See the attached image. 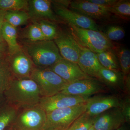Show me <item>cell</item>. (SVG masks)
<instances>
[{"label":"cell","mask_w":130,"mask_h":130,"mask_svg":"<svg viewBox=\"0 0 130 130\" xmlns=\"http://www.w3.org/2000/svg\"><path fill=\"white\" fill-rule=\"evenodd\" d=\"M5 92L9 104L18 109L38 105L42 98L37 84L30 78H14Z\"/></svg>","instance_id":"6da1fadb"},{"label":"cell","mask_w":130,"mask_h":130,"mask_svg":"<svg viewBox=\"0 0 130 130\" xmlns=\"http://www.w3.org/2000/svg\"><path fill=\"white\" fill-rule=\"evenodd\" d=\"M25 49L35 66L39 68H48L63 59L53 40L30 42Z\"/></svg>","instance_id":"7a4b0ae2"},{"label":"cell","mask_w":130,"mask_h":130,"mask_svg":"<svg viewBox=\"0 0 130 130\" xmlns=\"http://www.w3.org/2000/svg\"><path fill=\"white\" fill-rule=\"evenodd\" d=\"M69 26L71 34L78 44L96 54L115 47L112 41L100 31L83 29L70 25Z\"/></svg>","instance_id":"3957f363"},{"label":"cell","mask_w":130,"mask_h":130,"mask_svg":"<svg viewBox=\"0 0 130 130\" xmlns=\"http://www.w3.org/2000/svg\"><path fill=\"white\" fill-rule=\"evenodd\" d=\"M86 103L74 106L54 110L46 113L42 130H67L85 111Z\"/></svg>","instance_id":"277c9868"},{"label":"cell","mask_w":130,"mask_h":130,"mask_svg":"<svg viewBox=\"0 0 130 130\" xmlns=\"http://www.w3.org/2000/svg\"><path fill=\"white\" fill-rule=\"evenodd\" d=\"M30 77L37 84L42 97L51 96L60 93L68 83L48 68L35 67Z\"/></svg>","instance_id":"5b68a950"},{"label":"cell","mask_w":130,"mask_h":130,"mask_svg":"<svg viewBox=\"0 0 130 130\" xmlns=\"http://www.w3.org/2000/svg\"><path fill=\"white\" fill-rule=\"evenodd\" d=\"M46 113L38 105L22 108L12 126L13 130H42Z\"/></svg>","instance_id":"8992f818"},{"label":"cell","mask_w":130,"mask_h":130,"mask_svg":"<svg viewBox=\"0 0 130 130\" xmlns=\"http://www.w3.org/2000/svg\"><path fill=\"white\" fill-rule=\"evenodd\" d=\"M88 98L81 96L59 93L51 96L42 97L38 105L47 113L56 109L85 103Z\"/></svg>","instance_id":"52a82bcc"},{"label":"cell","mask_w":130,"mask_h":130,"mask_svg":"<svg viewBox=\"0 0 130 130\" xmlns=\"http://www.w3.org/2000/svg\"><path fill=\"white\" fill-rule=\"evenodd\" d=\"M107 89V86L99 80L91 78L67 83L60 93L88 97L91 95L105 93Z\"/></svg>","instance_id":"ba28073f"},{"label":"cell","mask_w":130,"mask_h":130,"mask_svg":"<svg viewBox=\"0 0 130 130\" xmlns=\"http://www.w3.org/2000/svg\"><path fill=\"white\" fill-rule=\"evenodd\" d=\"M54 8L55 14L60 18L67 22L69 25L83 29L100 30L98 26L94 20L71 10L61 3H54Z\"/></svg>","instance_id":"9c48e42d"},{"label":"cell","mask_w":130,"mask_h":130,"mask_svg":"<svg viewBox=\"0 0 130 130\" xmlns=\"http://www.w3.org/2000/svg\"><path fill=\"white\" fill-rule=\"evenodd\" d=\"M66 6L94 20H106L111 16L106 7L93 4L87 0L66 1Z\"/></svg>","instance_id":"30bf717a"},{"label":"cell","mask_w":130,"mask_h":130,"mask_svg":"<svg viewBox=\"0 0 130 130\" xmlns=\"http://www.w3.org/2000/svg\"><path fill=\"white\" fill-rule=\"evenodd\" d=\"M54 41L63 59L77 64L80 54V46L71 33L59 31Z\"/></svg>","instance_id":"8fae6325"},{"label":"cell","mask_w":130,"mask_h":130,"mask_svg":"<svg viewBox=\"0 0 130 130\" xmlns=\"http://www.w3.org/2000/svg\"><path fill=\"white\" fill-rule=\"evenodd\" d=\"M124 100L117 96H95L88 98L86 102V112L90 115L96 116L108 109L121 108Z\"/></svg>","instance_id":"7c38bea8"},{"label":"cell","mask_w":130,"mask_h":130,"mask_svg":"<svg viewBox=\"0 0 130 130\" xmlns=\"http://www.w3.org/2000/svg\"><path fill=\"white\" fill-rule=\"evenodd\" d=\"M125 122L121 108H115L96 116L93 126L96 130H115Z\"/></svg>","instance_id":"4fadbf2b"},{"label":"cell","mask_w":130,"mask_h":130,"mask_svg":"<svg viewBox=\"0 0 130 130\" xmlns=\"http://www.w3.org/2000/svg\"><path fill=\"white\" fill-rule=\"evenodd\" d=\"M14 78H30L35 66L28 55L21 49L12 55L7 60Z\"/></svg>","instance_id":"5bb4252c"},{"label":"cell","mask_w":130,"mask_h":130,"mask_svg":"<svg viewBox=\"0 0 130 130\" xmlns=\"http://www.w3.org/2000/svg\"><path fill=\"white\" fill-rule=\"evenodd\" d=\"M48 68L56 73L68 83L91 78L85 74L77 63L63 59Z\"/></svg>","instance_id":"9a60e30c"},{"label":"cell","mask_w":130,"mask_h":130,"mask_svg":"<svg viewBox=\"0 0 130 130\" xmlns=\"http://www.w3.org/2000/svg\"><path fill=\"white\" fill-rule=\"evenodd\" d=\"M51 2L48 0L28 1V14L30 19L35 21L46 19L51 21L60 22V18L53 11Z\"/></svg>","instance_id":"2e32d148"},{"label":"cell","mask_w":130,"mask_h":130,"mask_svg":"<svg viewBox=\"0 0 130 130\" xmlns=\"http://www.w3.org/2000/svg\"><path fill=\"white\" fill-rule=\"evenodd\" d=\"M77 64L85 74L95 78L103 67L99 62L96 54L81 46Z\"/></svg>","instance_id":"e0dca14e"},{"label":"cell","mask_w":130,"mask_h":130,"mask_svg":"<svg viewBox=\"0 0 130 130\" xmlns=\"http://www.w3.org/2000/svg\"><path fill=\"white\" fill-rule=\"evenodd\" d=\"M96 79L106 86L125 91L124 79L121 71H113L102 67L98 73Z\"/></svg>","instance_id":"ac0fdd59"},{"label":"cell","mask_w":130,"mask_h":130,"mask_svg":"<svg viewBox=\"0 0 130 130\" xmlns=\"http://www.w3.org/2000/svg\"><path fill=\"white\" fill-rule=\"evenodd\" d=\"M1 34L3 41L7 43L9 55L14 54L22 49L17 41L16 28L5 21L2 29Z\"/></svg>","instance_id":"d6986e66"},{"label":"cell","mask_w":130,"mask_h":130,"mask_svg":"<svg viewBox=\"0 0 130 130\" xmlns=\"http://www.w3.org/2000/svg\"><path fill=\"white\" fill-rule=\"evenodd\" d=\"M115 47L96 54V55L103 67L108 70L119 71H121V69Z\"/></svg>","instance_id":"ffe728a7"},{"label":"cell","mask_w":130,"mask_h":130,"mask_svg":"<svg viewBox=\"0 0 130 130\" xmlns=\"http://www.w3.org/2000/svg\"><path fill=\"white\" fill-rule=\"evenodd\" d=\"M0 55V92H5L14 78L8 60Z\"/></svg>","instance_id":"44dd1931"},{"label":"cell","mask_w":130,"mask_h":130,"mask_svg":"<svg viewBox=\"0 0 130 130\" xmlns=\"http://www.w3.org/2000/svg\"><path fill=\"white\" fill-rule=\"evenodd\" d=\"M18 109L9 105L0 110V130H5L9 126H12L16 118Z\"/></svg>","instance_id":"7402d4cb"},{"label":"cell","mask_w":130,"mask_h":130,"mask_svg":"<svg viewBox=\"0 0 130 130\" xmlns=\"http://www.w3.org/2000/svg\"><path fill=\"white\" fill-rule=\"evenodd\" d=\"M124 79L130 75V51L124 47H115Z\"/></svg>","instance_id":"603a6c76"},{"label":"cell","mask_w":130,"mask_h":130,"mask_svg":"<svg viewBox=\"0 0 130 130\" xmlns=\"http://www.w3.org/2000/svg\"><path fill=\"white\" fill-rule=\"evenodd\" d=\"M5 19V21L16 28L27 23L30 18L24 11H11L6 12Z\"/></svg>","instance_id":"cb8c5ba5"},{"label":"cell","mask_w":130,"mask_h":130,"mask_svg":"<svg viewBox=\"0 0 130 130\" xmlns=\"http://www.w3.org/2000/svg\"><path fill=\"white\" fill-rule=\"evenodd\" d=\"M110 13L115 14L123 19H129L130 17V1H118L111 6L106 7Z\"/></svg>","instance_id":"d4e9b609"},{"label":"cell","mask_w":130,"mask_h":130,"mask_svg":"<svg viewBox=\"0 0 130 130\" xmlns=\"http://www.w3.org/2000/svg\"><path fill=\"white\" fill-rule=\"evenodd\" d=\"M96 116H91L85 112L77 118L67 130H89L93 126Z\"/></svg>","instance_id":"484cf974"},{"label":"cell","mask_w":130,"mask_h":130,"mask_svg":"<svg viewBox=\"0 0 130 130\" xmlns=\"http://www.w3.org/2000/svg\"><path fill=\"white\" fill-rule=\"evenodd\" d=\"M36 22L40 26L45 40H53L56 38L59 31L55 24L46 19Z\"/></svg>","instance_id":"4316f807"},{"label":"cell","mask_w":130,"mask_h":130,"mask_svg":"<svg viewBox=\"0 0 130 130\" xmlns=\"http://www.w3.org/2000/svg\"><path fill=\"white\" fill-rule=\"evenodd\" d=\"M28 5L27 0H0V10L6 11L27 9Z\"/></svg>","instance_id":"83f0119b"},{"label":"cell","mask_w":130,"mask_h":130,"mask_svg":"<svg viewBox=\"0 0 130 130\" xmlns=\"http://www.w3.org/2000/svg\"><path fill=\"white\" fill-rule=\"evenodd\" d=\"M29 26L25 33V37L30 41L34 42L45 40V38L36 21Z\"/></svg>","instance_id":"f1b7e54d"},{"label":"cell","mask_w":130,"mask_h":130,"mask_svg":"<svg viewBox=\"0 0 130 130\" xmlns=\"http://www.w3.org/2000/svg\"><path fill=\"white\" fill-rule=\"evenodd\" d=\"M103 33L111 41H120L125 36L124 30L121 26L118 25L109 26Z\"/></svg>","instance_id":"f546056e"},{"label":"cell","mask_w":130,"mask_h":130,"mask_svg":"<svg viewBox=\"0 0 130 130\" xmlns=\"http://www.w3.org/2000/svg\"><path fill=\"white\" fill-rule=\"evenodd\" d=\"M121 112L125 119L126 122L129 123L130 120V105L129 98H128L124 100V104L121 108Z\"/></svg>","instance_id":"4dcf8cb0"},{"label":"cell","mask_w":130,"mask_h":130,"mask_svg":"<svg viewBox=\"0 0 130 130\" xmlns=\"http://www.w3.org/2000/svg\"><path fill=\"white\" fill-rule=\"evenodd\" d=\"M89 2L95 5L104 7H108L114 5L118 0H87Z\"/></svg>","instance_id":"1f68e13d"},{"label":"cell","mask_w":130,"mask_h":130,"mask_svg":"<svg viewBox=\"0 0 130 130\" xmlns=\"http://www.w3.org/2000/svg\"><path fill=\"white\" fill-rule=\"evenodd\" d=\"M6 11L0 10V43L3 44V41L2 36V29L3 24L5 21V15L6 13Z\"/></svg>","instance_id":"d6a6232c"},{"label":"cell","mask_w":130,"mask_h":130,"mask_svg":"<svg viewBox=\"0 0 130 130\" xmlns=\"http://www.w3.org/2000/svg\"><path fill=\"white\" fill-rule=\"evenodd\" d=\"M6 52V49L4 44L0 43V55H3V54Z\"/></svg>","instance_id":"836d02e7"},{"label":"cell","mask_w":130,"mask_h":130,"mask_svg":"<svg viewBox=\"0 0 130 130\" xmlns=\"http://www.w3.org/2000/svg\"><path fill=\"white\" fill-rule=\"evenodd\" d=\"M117 130H127L126 129L125 127H124L123 125L121 126V127L119 128L118 129H117Z\"/></svg>","instance_id":"e575fe53"},{"label":"cell","mask_w":130,"mask_h":130,"mask_svg":"<svg viewBox=\"0 0 130 130\" xmlns=\"http://www.w3.org/2000/svg\"><path fill=\"white\" fill-rule=\"evenodd\" d=\"M89 130H96L94 128V127H93V126H91V127L89 129Z\"/></svg>","instance_id":"d590c367"},{"label":"cell","mask_w":130,"mask_h":130,"mask_svg":"<svg viewBox=\"0 0 130 130\" xmlns=\"http://www.w3.org/2000/svg\"></svg>","instance_id":"8d00e7d4"},{"label":"cell","mask_w":130,"mask_h":130,"mask_svg":"<svg viewBox=\"0 0 130 130\" xmlns=\"http://www.w3.org/2000/svg\"></svg>","instance_id":"74e56055"}]
</instances>
